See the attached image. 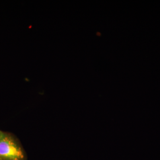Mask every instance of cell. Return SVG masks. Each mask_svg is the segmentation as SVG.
<instances>
[{"label":"cell","mask_w":160,"mask_h":160,"mask_svg":"<svg viewBox=\"0 0 160 160\" xmlns=\"http://www.w3.org/2000/svg\"><path fill=\"white\" fill-rule=\"evenodd\" d=\"M19 139L13 133L0 130V160H27Z\"/></svg>","instance_id":"obj_1"}]
</instances>
